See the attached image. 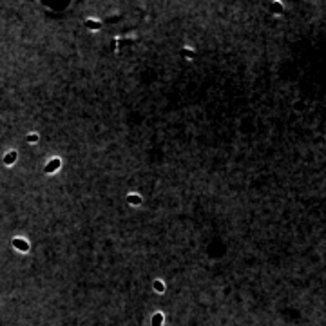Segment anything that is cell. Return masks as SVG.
Returning <instances> with one entry per match:
<instances>
[{
    "label": "cell",
    "instance_id": "obj_1",
    "mask_svg": "<svg viewBox=\"0 0 326 326\" xmlns=\"http://www.w3.org/2000/svg\"><path fill=\"white\" fill-rule=\"evenodd\" d=\"M60 165H62V161H60V158H54V160H51L49 163L45 165V168L44 171L47 172V174H51V172H56L58 168H60Z\"/></svg>",
    "mask_w": 326,
    "mask_h": 326
},
{
    "label": "cell",
    "instance_id": "obj_2",
    "mask_svg": "<svg viewBox=\"0 0 326 326\" xmlns=\"http://www.w3.org/2000/svg\"><path fill=\"white\" fill-rule=\"evenodd\" d=\"M13 247L18 248L20 252H27V250H29V243L24 241L22 237H15V239H13Z\"/></svg>",
    "mask_w": 326,
    "mask_h": 326
},
{
    "label": "cell",
    "instance_id": "obj_3",
    "mask_svg": "<svg viewBox=\"0 0 326 326\" xmlns=\"http://www.w3.org/2000/svg\"><path fill=\"white\" fill-rule=\"evenodd\" d=\"M15 160H16V152L15 151H9L8 154H5V158H4V163H5V165H11V163H15Z\"/></svg>",
    "mask_w": 326,
    "mask_h": 326
},
{
    "label": "cell",
    "instance_id": "obj_4",
    "mask_svg": "<svg viewBox=\"0 0 326 326\" xmlns=\"http://www.w3.org/2000/svg\"><path fill=\"white\" fill-rule=\"evenodd\" d=\"M85 25L87 27H91V29H100V22H96V20H87V22H85Z\"/></svg>",
    "mask_w": 326,
    "mask_h": 326
},
{
    "label": "cell",
    "instance_id": "obj_5",
    "mask_svg": "<svg viewBox=\"0 0 326 326\" xmlns=\"http://www.w3.org/2000/svg\"><path fill=\"white\" fill-rule=\"evenodd\" d=\"M161 323H163V315L161 314H156L154 319H152V326H161Z\"/></svg>",
    "mask_w": 326,
    "mask_h": 326
},
{
    "label": "cell",
    "instance_id": "obj_6",
    "mask_svg": "<svg viewBox=\"0 0 326 326\" xmlns=\"http://www.w3.org/2000/svg\"><path fill=\"white\" fill-rule=\"evenodd\" d=\"M27 141H29V143H36V141H38V134H35V132L29 134V136H27Z\"/></svg>",
    "mask_w": 326,
    "mask_h": 326
},
{
    "label": "cell",
    "instance_id": "obj_7",
    "mask_svg": "<svg viewBox=\"0 0 326 326\" xmlns=\"http://www.w3.org/2000/svg\"><path fill=\"white\" fill-rule=\"evenodd\" d=\"M129 201H131V203H134V205H138V203H141V199H140V198H136V194L129 196Z\"/></svg>",
    "mask_w": 326,
    "mask_h": 326
},
{
    "label": "cell",
    "instance_id": "obj_8",
    "mask_svg": "<svg viewBox=\"0 0 326 326\" xmlns=\"http://www.w3.org/2000/svg\"><path fill=\"white\" fill-rule=\"evenodd\" d=\"M154 288H156V290H160V292H163V284H161V281H154Z\"/></svg>",
    "mask_w": 326,
    "mask_h": 326
},
{
    "label": "cell",
    "instance_id": "obj_9",
    "mask_svg": "<svg viewBox=\"0 0 326 326\" xmlns=\"http://www.w3.org/2000/svg\"><path fill=\"white\" fill-rule=\"evenodd\" d=\"M272 8H274V11H277V13L281 11V5H279V4H274V5H272Z\"/></svg>",
    "mask_w": 326,
    "mask_h": 326
}]
</instances>
